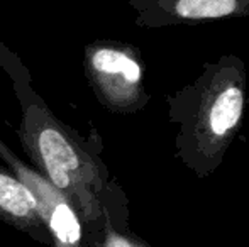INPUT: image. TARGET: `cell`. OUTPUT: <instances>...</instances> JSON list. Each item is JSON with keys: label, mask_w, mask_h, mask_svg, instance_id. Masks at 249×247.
Wrapping results in <instances>:
<instances>
[{"label": "cell", "mask_w": 249, "mask_h": 247, "mask_svg": "<svg viewBox=\"0 0 249 247\" xmlns=\"http://www.w3.org/2000/svg\"><path fill=\"white\" fill-rule=\"evenodd\" d=\"M246 63L226 53L203 63L188 85L166 95L170 122L178 125L175 158L198 178L213 175L243 127Z\"/></svg>", "instance_id": "1"}, {"label": "cell", "mask_w": 249, "mask_h": 247, "mask_svg": "<svg viewBox=\"0 0 249 247\" xmlns=\"http://www.w3.org/2000/svg\"><path fill=\"white\" fill-rule=\"evenodd\" d=\"M19 139L26 154L39 171L70 203L93 237L108 220V207L114 201V188L97 154L70 132L48 110L37 103L22 109Z\"/></svg>", "instance_id": "2"}, {"label": "cell", "mask_w": 249, "mask_h": 247, "mask_svg": "<svg viewBox=\"0 0 249 247\" xmlns=\"http://www.w3.org/2000/svg\"><path fill=\"white\" fill-rule=\"evenodd\" d=\"M85 73L93 93L114 114H134L148 105L141 51L122 41H95L85 49Z\"/></svg>", "instance_id": "3"}, {"label": "cell", "mask_w": 249, "mask_h": 247, "mask_svg": "<svg viewBox=\"0 0 249 247\" xmlns=\"http://www.w3.org/2000/svg\"><path fill=\"white\" fill-rule=\"evenodd\" d=\"M0 156L12 173L27 186L37 205V212L51 239V247H83L82 220L70 200L31 166L24 165L0 142Z\"/></svg>", "instance_id": "4"}, {"label": "cell", "mask_w": 249, "mask_h": 247, "mask_svg": "<svg viewBox=\"0 0 249 247\" xmlns=\"http://www.w3.org/2000/svg\"><path fill=\"white\" fill-rule=\"evenodd\" d=\"M142 27L194 26L217 20L246 19L249 0H129Z\"/></svg>", "instance_id": "5"}, {"label": "cell", "mask_w": 249, "mask_h": 247, "mask_svg": "<svg viewBox=\"0 0 249 247\" xmlns=\"http://www.w3.org/2000/svg\"><path fill=\"white\" fill-rule=\"evenodd\" d=\"M0 222H5L41 244L51 246L50 234L39 217L33 193L3 166H0Z\"/></svg>", "instance_id": "6"}]
</instances>
